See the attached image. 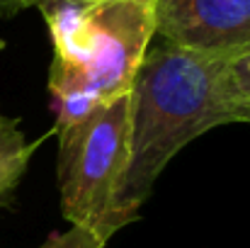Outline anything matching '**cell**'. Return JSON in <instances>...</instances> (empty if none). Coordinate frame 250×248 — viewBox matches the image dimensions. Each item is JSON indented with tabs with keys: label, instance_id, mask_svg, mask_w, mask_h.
<instances>
[{
	"label": "cell",
	"instance_id": "cell-1",
	"mask_svg": "<svg viewBox=\"0 0 250 248\" xmlns=\"http://www.w3.org/2000/svg\"><path fill=\"white\" fill-rule=\"evenodd\" d=\"M231 59L153 39L129 90V165L117 197L122 226L139 217L158 175L204 132L231 124Z\"/></svg>",
	"mask_w": 250,
	"mask_h": 248
},
{
	"label": "cell",
	"instance_id": "cell-2",
	"mask_svg": "<svg viewBox=\"0 0 250 248\" xmlns=\"http://www.w3.org/2000/svg\"><path fill=\"white\" fill-rule=\"evenodd\" d=\"M54 59L49 92L56 127L131 90L156 39V0H46Z\"/></svg>",
	"mask_w": 250,
	"mask_h": 248
},
{
	"label": "cell",
	"instance_id": "cell-3",
	"mask_svg": "<svg viewBox=\"0 0 250 248\" xmlns=\"http://www.w3.org/2000/svg\"><path fill=\"white\" fill-rule=\"evenodd\" d=\"M61 214L102 244L124 229L117 197L129 165V92L56 127Z\"/></svg>",
	"mask_w": 250,
	"mask_h": 248
},
{
	"label": "cell",
	"instance_id": "cell-4",
	"mask_svg": "<svg viewBox=\"0 0 250 248\" xmlns=\"http://www.w3.org/2000/svg\"><path fill=\"white\" fill-rule=\"evenodd\" d=\"M156 37L197 54H250V0H156Z\"/></svg>",
	"mask_w": 250,
	"mask_h": 248
},
{
	"label": "cell",
	"instance_id": "cell-5",
	"mask_svg": "<svg viewBox=\"0 0 250 248\" xmlns=\"http://www.w3.org/2000/svg\"><path fill=\"white\" fill-rule=\"evenodd\" d=\"M37 144H29L20 119L0 110V209L12 204L15 190L22 182Z\"/></svg>",
	"mask_w": 250,
	"mask_h": 248
},
{
	"label": "cell",
	"instance_id": "cell-6",
	"mask_svg": "<svg viewBox=\"0 0 250 248\" xmlns=\"http://www.w3.org/2000/svg\"><path fill=\"white\" fill-rule=\"evenodd\" d=\"M107 244H102L97 236H92L90 231L76 229L71 226L68 231H51L46 236V241L37 248H104Z\"/></svg>",
	"mask_w": 250,
	"mask_h": 248
},
{
	"label": "cell",
	"instance_id": "cell-7",
	"mask_svg": "<svg viewBox=\"0 0 250 248\" xmlns=\"http://www.w3.org/2000/svg\"><path fill=\"white\" fill-rule=\"evenodd\" d=\"M229 78H231V88L238 100H250V54L236 56L229 64Z\"/></svg>",
	"mask_w": 250,
	"mask_h": 248
},
{
	"label": "cell",
	"instance_id": "cell-8",
	"mask_svg": "<svg viewBox=\"0 0 250 248\" xmlns=\"http://www.w3.org/2000/svg\"><path fill=\"white\" fill-rule=\"evenodd\" d=\"M24 7H32L29 0H0V17H12Z\"/></svg>",
	"mask_w": 250,
	"mask_h": 248
},
{
	"label": "cell",
	"instance_id": "cell-9",
	"mask_svg": "<svg viewBox=\"0 0 250 248\" xmlns=\"http://www.w3.org/2000/svg\"><path fill=\"white\" fill-rule=\"evenodd\" d=\"M233 119L236 122H248L250 124V100H238L233 105Z\"/></svg>",
	"mask_w": 250,
	"mask_h": 248
},
{
	"label": "cell",
	"instance_id": "cell-10",
	"mask_svg": "<svg viewBox=\"0 0 250 248\" xmlns=\"http://www.w3.org/2000/svg\"><path fill=\"white\" fill-rule=\"evenodd\" d=\"M37 2H39V0H29V5H34V7H37Z\"/></svg>",
	"mask_w": 250,
	"mask_h": 248
},
{
	"label": "cell",
	"instance_id": "cell-11",
	"mask_svg": "<svg viewBox=\"0 0 250 248\" xmlns=\"http://www.w3.org/2000/svg\"><path fill=\"white\" fill-rule=\"evenodd\" d=\"M39 2H46V0H39ZM39 2H37V5H39ZM68 2H73V0H68Z\"/></svg>",
	"mask_w": 250,
	"mask_h": 248
}]
</instances>
